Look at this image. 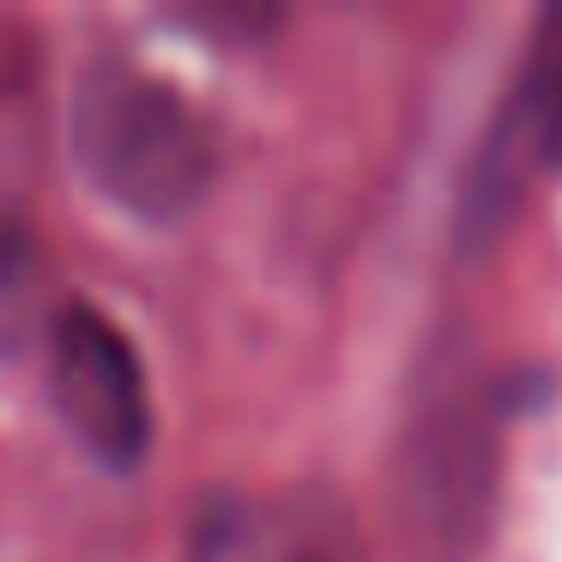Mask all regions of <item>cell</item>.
I'll use <instances>...</instances> for the list:
<instances>
[{
	"label": "cell",
	"instance_id": "obj_3",
	"mask_svg": "<svg viewBox=\"0 0 562 562\" xmlns=\"http://www.w3.org/2000/svg\"><path fill=\"white\" fill-rule=\"evenodd\" d=\"M550 170H562V7L532 13L520 67L465 158L453 194V248L460 255L496 248L520 218L526 188Z\"/></svg>",
	"mask_w": 562,
	"mask_h": 562
},
{
	"label": "cell",
	"instance_id": "obj_7",
	"mask_svg": "<svg viewBox=\"0 0 562 562\" xmlns=\"http://www.w3.org/2000/svg\"><path fill=\"white\" fill-rule=\"evenodd\" d=\"M279 562H357V550H351V532L333 514H321V520H303L284 532Z\"/></svg>",
	"mask_w": 562,
	"mask_h": 562
},
{
	"label": "cell",
	"instance_id": "obj_2",
	"mask_svg": "<svg viewBox=\"0 0 562 562\" xmlns=\"http://www.w3.org/2000/svg\"><path fill=\"white\" fill-rule=\"evenodd\" d=\"M74 158L110 206L139 224H182L218 182V134L176 79L134 55H98L67 110Z\"/></svg>",
	"mask_w": 562,
	"mask_h": 562
},
{
	"label": "cell",
	"instance_id": "obj_1",
	"mask_svg": "<svg viewBox=\"0 0 562 562\" xmlns=\"http://www.w3.org/2000/svg\"><path fill=\"white\" fill-rule=\"evenodd\" d=\"M508 496V387L441 339L405 387L387 520L405 562H477Z\"/></svg>",
	"mask_w": 562,
	"mask_h": 562
},
{
	"label": "cell",
	"instance_id": "obj_6",
	"mask_svg": "<svg viewBox=\"0 0 562 562\" xmlns=\"http://www.w3.org/2000/svg\"><path fill=\"white\" fill-rule=\"evenodd\" d=\"M31 284H37V236L0 200V315H13L31 296Z\"/></svg>",
	"mask_w": 562,
	"mask_h": 562
},
{
	"label": "cell",
	"instance_id": "obj_5",
	"mask_svg": "<svg viewBox=\"0 0 562 562\" xmlns=\"http://www.w3.org/2000/svg\"><path fill=\"white\" fill-rule=\"evenodd\" d=\"M243 550H248V508L236 496H212L194 514L188 562H243Z\"/></svg>",
	"mask_w": 562,
	"mask_h": 562
},
{
	"label": "cell",
	"instance_id": "obj_4",
	"mask_svg": "<svg viewBox=\"0 0 562 562\" xmlns=\"http://www.w3.org/2000/svg\"><path fill=\"white\" fill-rule=\"evenodd\" d=\"M49 351V400L61 412L67 436L103 465V472H134L146 465L158 412H151V381L139 363V345L122 321H110L98 303L67 296L43 333Z\"/></svg>",
	"mask_w": 562,
	"mask_h": 562
}]
</instances>
